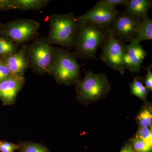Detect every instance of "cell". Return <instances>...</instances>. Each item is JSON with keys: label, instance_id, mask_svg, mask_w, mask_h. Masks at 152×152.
<instances>
[{"label": "cell", "instance_id": "6da1fadb", "mask_svg": "<svg viewBox=\"0 0 152 152\" xmlns=\"http://www.w3.org/2000/svg\"><path fill=\"white\" fill-rule=\"evenodd\" d=\"M79 22L73 53L76 58L97 60L96 53L108 37L110 28H101L92 24Z\"/></svg>", "mask_w": 152, "mask_h": 152}, {"label": "cell", "instance_id": "7a4b0ae2", "mask_svg": "<svg viewBox=\"0 0 152 152\" xmlns=\"http://www.w3.org/2000/svg\"><path fill=\"white\" fill-rule=\"evenodd\" d=\"M50 31L47 38L50 45H59L67 50L74 48L79 22L74 13L54 14L49 18Z\"/></svg>", "mask_w": 152, "mask_h": 152}, {"label": "cell", "instance_id": "3957f363", "mask_svg": "<svg viewBox=\"0 0 152 152\" xmlns=\"http://www.w3.org/2000/svg\"><path fill=\"white\" fill-rule=\"evenodd\" d=\"M84 65L78 63L73 53L59 48L48 74L59 84L76 85L81 80L80 69Z\"/></svg>", "mask_w": 152, "mask_h": 152}, {"label": "cell", "instance_id": "277c9868", "mask_svg": "<svg viewBox=\"0 0 152 152\" xmlns=\"http://www.w3.org/2000/svg\"><path fill=\"white\" fill-rule=\"evenodd\" d=\"M59 48L52 46L47 38L38 37L28 45L26 52L30 67L39 75L48 74Z\"/></svg>", "mask_w": 152, "mask_h": 152}, {"label": "cell", "instance_id": "5b68a950", "mask_svg": "<svg viewBox=\"0 0 152 152\" xmlns=\"http://www.w3.org/2000/svg\"><path fill=\"white\" fill-rule=\"evenodd\" d=\"M84 71V78L76 84L77 99L84 103H91L106 97L111 90L110 83L106 74Z\"/></svg>", "mask_w": 152, "mask_h": 152}, {"label": "cell", "instance_id": "8992f818", "mask_svg": "<svg viewBox=\"0 0 152 152\" xmlns=\"http://www.w3.org/2000/svg\"><path fill=\"white\" fill-rule=\"evenodd\" d=\"M40 25L32 19L20 18L2 26L1 35L19 45L32 41L39 36Z\"/></svg>", "mask_w": 152, "mask_h": 152}, {"label": "cell", "instance_id": "52a82bcc", "mask_svg": "<svg viewBox=\"0 0 152 152\" xmlns=\"http://www.w3.org/2000/svg\"><path fill=\"white\" fill-rule=\"evenodd\" d=\"M124 44L115 37L110 28L108 37L101 46L102 53L100 58L102 61L121 75L126 69L124 61Z\"/></svg>", "mask_w": 152, "mask_h": 152}, {"label": "cell", "instance_id": "ba28073f", "mask_svg": "<svg viewBox=\"0 0 152 152\" xmlns=\"http://www.w3.org/2000/svg\"><path fill=\"white\" fill-rule=\"evenodd\" d=\"M120 14L112 22L110 28L117 40L130 43L135 39L142 19L128 15L124 12Z\"/></svg>", "mask_w": 152, "mask_h": 152}, {"label": "cell", "instance_id": "9c48e42d", "mask_svg": "<svg viewBox=\"0 0 152 152\" xmlns=\"http://www.w3.org/2000/svg\"><path fill=\"white\" fill-rule=\"evenodd\" d=\"M121 13L116 8L98 2L83 15L77 17L80 22L92 24L101 28H110L115 17Z\"/></svg>", "mask_w": 152, "mask_h": 152}, {"label": "cell", "instance_id": "30bf717a", "mask_svg": "<svg viewBox=\"0 0 152 152\" xmlns=\"http://www.w3.org/2000/svg\"><path fill=\"white\" fill-rule=\"evenodd\" d=\"M148 53L138 42L133 41L124 44V61L126 69L132 72L139 73Z\"/></svg>", "mask_w": 152, "mask_h": 152}, {"label": "cell", "instance_id": "8fae6325", "mask_svg": "<svg viewBox=\"0 0 152 152\" xmlns=\"http://www.w3.org/2000/svg\"><path fill=\"white\" fill-rule=\"evenodd\" d=\"M24 76H12L0 82V99L6 105L15 103L17 96L25 84Z\"/></svg>", "mask_w": 152, "mask_h": 152}, {"label": "cell", "instance_id": "7c38bea8", "mask_svg": "<svg viewBox=\"0 0 152 152\" xmlns=\"http://www.w3.org/2000/svg\"><path fill=\"white\" fill-rule=\"evenodd\" d=\"M26 45L22 46L17 53L2 59L8 67L12 76H24L29 63L26 52Z\"/></svg>", "mask_w": 152, "mask_h": 152}, {"label": "cell", "instance_id": "4fadbf2b", "mask_svg": "<svg viewBox=\"0 0 152 152\" xmlns=\"http://www.w3.org/2000/svg\"><path fill=\"white\" fill-rule=\"evenodd\" d=\"M152 5L151 0H129L124 12L128 15L143 20L148 17Z\"/></svg>", "mask_w": 152, "mask_h": 152}, {"label": "cell", "instance_id": "5bb4252c", "mask_svg": "<svg viewBox=\"0 0 152 152\" xmlns=\"http://www.w3.org/2000/svg\"><path fill=\"white\" fill-rule=\"evenodd\" d=\"M50 1L49 0H10L14 10L23 11L41 10L45 7Z\"/></svg>", "mask_w": 152, "mask_h": 152}, {"label": "cell", "instance_id": "9a60e30c", "mask_svg": "<svg viewBox=\"0 0 152 152\" xmlns=\"http://www.w3.org/2000/svg\"><path fill=\"white\" fill-rule=\"evenodd\" d=\"M152 19L148 17L142 20L139 25L135 41L139 43L144 41L152 40Z\"/></svg>", "mask_w": 152, "mask_h": 152}, {"label": "cell", "instance_id": "2e32d148", "mask_svg": "<svg viewBox=\"0 0 152 152\" xmlns=\"http://www.w3.org/2000/svg\"><path fill=\"white\" fill-rule=\"evenodd\" d=\"M142 77H137L129 86L131 88V93L132 95L135 96L140 99L144 102H147V97L150 91L143 84Z\"/></svg>", "mask_w": 152, "mask_h": 152}, {"label": "cell", "instance_id": "e0dca14e", "mask_svg": "<svg viewBox=\"0 0 152 152\" xmlns=\"http://www.w3.org/2000/svg\"><path fill=\"white\" fill-rule=\"evenodd\" d=\"M19 49L18 45L2 36L0 37V59H4L13 54Z\"/></svg>", "mask_w": 152, "mask_h": 152}, {"label": "cell", "instance_id": "ac0fdd59", "mask_svg": "<svg viewBox=\"0 0 152 152\" xmlns=\"http://www.w3.org/2000/svg\"><path fill=\"white\" fill-rule=\"evenodd\" d=\"M140 127H152V107L150 104H146L137 117Z\"/></svg>", "mask_w": 152, "mask_h": 152}, {"label": "cell", "instance_id": "d6986e66", "mask_svg": "<svg viewBox=\"0 0 152 152\" xmlns=\"http://www.w3.org/2000/svg\"><path fill=\"white\" fill-rule=\"evenodd\" d=\"M19 152H50L48 148L42 144L28 142L19 144Z\"/></svg>", "mask_w": 152, "mask_h": 152}, {"label": "cell", "instance_id": "ffe728a7", "mask_svg": "<svg viewBox=\"0 0 152 152\" xmlns=\"http://www.w3.org/2000/svg\"><path fill=\"white\" fill-rule=\"evenodd\" d=\"M150 128L140 127L137 137L142 139L147 145L152 147V129Z\"/></svg>", "mask_w": 152, "mask_h": 152}, {"label": "cell", "instance_id": "44dd1931", "mask_svg": "<svg viewBox=\"0 0 152 152\" xmlns=\"http://www.w3.org/2000/svg\"><path fill=\"white\" fill-rule=\"evenodd\" d=\"M131 144L135 152H151L152 147L147 145L145 143L138 137L131 140Z\"/></svg>", "mask_w": 152, "mask_h": 152}, {"label": "cell", "instance_id": "7402d4cb", "mask_svg": "<svg viewBox=\"0 0 152 152\" xmlns=\"http://www.w3.org/2000/svg\"><path fill=\"white\" fill-rule=\"evenodd\" d=\"M12 76L8 67L2 59H0V82L8 79Z\"/></svg>", "mask_w": 152, "mask_h": 152}, {"label": "cell", "instance_id": "603a6c76", "mask_svg": "<svg viewBox=\"0 0 152 152\" xmlns=\"http://www.w3.org/2000/svg\"><path fill=\"white\" fill-rule=\"evenodd\" d=\"M20 145L6 141L1 142L0 145V152H14L19 149Z\"/></svg>", "mask_w": 152, "mask_h": 152}, {"label": "cell", "instance_id": "cb8c5ba5", "mask_svg": "<svg viewBox=\"0 0 152 152\" xmlns=\"http://www.w3.org/2000/svg\"><path fill=\"white\" fill-rule=\"evenodd\" d=\"M129 1V0H101L99 2L110 7L115 8V7L118 5H122L126 7Z\"/></svg>", "mask_w": 152, "mask_h": 152}, {"label": "cell", "instance_id": "d4e9b609", "mask_svg": "<svg viewBox=\"0 0 152 152\" xmlns=\"http://www.w3.org/2000/svg\"><path fill=\"white\" fill-rule=\"evenodd\" d=\"M152 64L148 66L147 67H144L147 71V75L145 79V87L150 91H152Z\"/></svg>", "mask_w": 152, "mask_h": 152}, {"label": "cell", "instance_id": "484cf974", "mask_svg": "<svg viewBox=\"0 0 152 152\" xmlns=\"http://www.w3.org/2000/svg\"><path fill=\"white\" fill-rule=\"evenodd\" d=\"M14 10L11 4L10 0L0 1V10Z\"/></svg>", "mask_w": 152, "mask_h": 152}, {"label": "cell", "instance_id": "4316f807", "mask_svg": "<svg viewBox=\"0 0 152 152\" xmlns=\"http://www.w3.org/2000/svg\"><path fill=\"white\" fill-rule=\"evenodd\" d=\"M120 152H135L134 151L131 143L126 144L123 147Z\"/></svg>", "mask_w": 152, "mask_h": 152}, {"label": "cell", "instance_id": "83f0119b", "mask_svg": "<svg viewBox=\"0 0 152 152\" xmlns=\"http://www.w3.org/2000/svg\"><path fill=\"white\" fill-rule=\"evenodd\" d=\"M2 27V26L1 25V24H0V31H1V29Z\"/></svg>", "mask_w": 152, "mask_h": 152}, {"label": "cell", "instance_id": "f1b7e54d", "mask_svg": "<svg viewBox=\"0 0 152 152\" xmlns=\"http://www.w3.org/2000/svg\"><path fill=\"white\" fill-rule=\"evenodd\" d=\"M1 142L0 141V145H1Z\"/></svg>", "mask_w": 152, "mask_h": 152}]
</instances>
